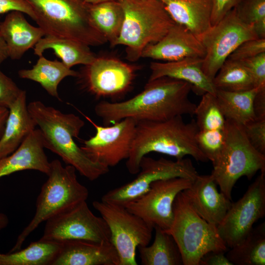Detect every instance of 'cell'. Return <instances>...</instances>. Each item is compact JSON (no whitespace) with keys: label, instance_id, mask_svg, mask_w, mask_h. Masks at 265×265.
<instances>
[{"label":"cell","instance_id":"34","mask_svg":"<svg viewBox=\"0 0 265 265\" xmlns=\"http://www.w3.org/2000/svg\"><path fill=\"white\" fill-rule=\"evenodd\" d=\"M225 137V129L199 130L196 134V139L199 148L212 165L220 155L224 144Z\"/></svg>","mask_w":265,"mask_h":265},{"label":"cell","instance_id":"6","mask_svg":"<svg viewBox=\"0 0 265 265\" xmlns=\"http://www.w3.org/2000/svg\"><path fill=\"white\" fill-rule=\"evenodd\" d=\"M124 18L114 46L126 47L127 58L137 61L144 49L159 41L175 24L159 0H117Z\"/></svg>","mask_w":265,"mask_h":265},{"label":"cell","instance_id":"2","mask_svg":"<svg viewBox=\"0 0 265 265\" xmlns=\"http://www.w3.org/2000/svg\"><path fill=\"white\" fill-rule=\"evenodd\" d=\"M198 131L195 120L186 123L182 116L162 121H137L126 163L127 170L132 174H137L142 158L153 152L168 155L176 159L190 156L197 161L207 162L208 159L196 141Z\"/></svg>","mask_w":265,"mask_h":265},{"label":"cell","instance_id":"1","mask_svg":"<svg viewBox=\"0 0 265 265\" xmlns=\"http://www.w3.org/2000/svg\"><path fill=\"white\" fill-rule=\"evenodd\" d=\"M191 90V85L187 82L161 77L148 81L144 89L132 98L121 102L103 101L94 110L105 125L127 118L162 121L178 116H193L196 105L189 99Z\"/></svg>","mask_w":265,"mask_h":265},{"label":"cell","instance_id":"18","mask_svg":"<svg viewBox=\"0 0 265 265\" xmlns=\"http://www.w3.org/2000/svg\"><path fill=\"white\" fill-rule=\"evenodd\" d=\"M210 175H199L183 192L195 212L208 223L216 227L220 223L232 204L221 191Z\"/></svg>","mask_w":265,"mask_h":265},{"label":"cell","instance_id":"46","mask_svg":"<svg viewBox=\"0 0 265 265\" xmlns=\"http://www.w3.org/2000/svg\"><path fill=\"white\" fill-rule=\"evenodd\" d=\"M9 56L6 44L0 35V65Z\"/></svg>","mask_w":265,"mask_h":265},{"label":"cell","instance_id":"13","mask_svg":"<svg viewBox=\"0 0 265 265\" xmlns=\"http://www.w3.org/2000/svg\"><path fill=\"white\" fill-rule=\"evenodd\" d=\"M265 215V172L256 180L238 201L232 203L217 226L219 236L230 248L240 243L254 224Z\"/></svg>","mask_w":265,"mask_h":265},{"label":"cell","instance_id":"21","mask_svg":"<svg viewBox=\"0 0 265 265\" xmlns=\"http://www.w3.org/2000/svg\"><path fill=\"white\" fill-rule=\"evenodd\" d=\"M203 58L188 57L174 61L152 62L148 81L166 77L189 83L196 94L210 93L215 95L212 81L202 70Z\"/></svg>","mask_w":265,"mask_h":265},{"label":"cell","instance_id":"5","mask_svg":"<svg viewBox=\"0 0 265 265\" xmlns=\"http://www.w3.org/2000/svg\"><path fill=\"white\" fill-rule=\"evenodd\" d=\"M45 35L73 39L88 46L107 42L91 22L83 0H24Z\"/></svg>","mask_w":265,"mask_h":265},{"label":"cell","instance_id":"38","mask_svg":"<svg viewBox=\"0 0 265 265\" xmlns=\"http://www.w3.org/2000/svg\"><path fill=\"white\" fill-rule=\"evenodd\" d=\"M265 52V38L247 40L241 44L227 59L240 61Z\"/></svg>","mask_w":265,"mask_h":265},{"label":"cell","instance_id":"33","mask_svg":"<svg viewBox=\"0 0 265 265\" xmlns=\"http://www.w3.org/2000/svg\"><path fill=\"white\" fill-rule=\"evenodd\" d=\"M194 115L199 130H223L226 119L218 106L215 95L210 93L202 95L196 105Z\"/></svg>","mask_w":265,"mask_h":265},{"label":"cell","instance_id":"11","mask_svg":"<svg viewBox=\"0 0 265 265\" xmlns=\"http://www.w3.org/2000/svg\"><path fill=\"white\" fill-rule=\"evenodd\" d=\"M198 38L206 51L202 70L212 81L229 55L241 44L258 38L252 26L238 18L235 8Z\"/></svg>","mask_w":265,"mask_h":265},{"label":"cell","instance_id":"42","mask_svg":"<svg viewBox=\"0 0 265 265\" xmlns=\"http://www.w3.org/2000/svg\"><path fill=\"white\" fill-rule=\"evenodd\" d=\"M225 252H210L200 259L199 265H233L229 260Z\"/></svg>","mask_w":265,"mask_h":265},{"label":"cell","instance_id":"4","mask_svg":"<svg viewBox=\"0 0 265 265\" xmlns=\"http://www.w3.org/2000/svg\"><path fill=\"white\" fill-rule=\"evenodd\" d=\"M76 171L72 165L63 166L58 159L50 162L48 179L36 200L35 214L9 252L21 249L27 237L41 223L86 200L88 190L78 180Z\"/></svg>","mask_w":265,"mask_h":265},{"label":"cell","instance_id":"14","mask_svg":"<svg viewBox=\"0 0 265 265\" xmlns=\"http://www.w3.org/2000/svg\"><path fill=\"white\" fill-rule=\"evenodd\" d=\"M82 114L95 128V134L84 140L80 147L93 161L108 167L117 165L129 156L137 121L127 118L110 126H102Z\"/></svg>","mask_w":265,"mask_h":265},{"label":"cell","instance_id":"37","mask_svg":"<svg viewBox=\"0 0 265 265\" xmlns=\"http://www.w3.org/2000/svg\"><path fill=\"white\" fill-rule=\"evenodd\" d=\"M238 61L251 75L255 88H265V52Z\"/></svg>","mask_w":265,"mask_h":265},{"label":"cell","instance_id":"23","mask_svg":"<svg viewBox=\"0 0 265 265\" xmlns=\"http://www.w3.org/2000/svg\"><path fill=\"white\" fill-rule=\"evenodd\" d=\"M8 110L4 129L0 138V159L15 151L37 126L28 110L25 90H21Z\"/></svg>","mask_w":265,"mask_h":265},{"label":"cell","instance_id":"24","mask_svg":"<svg viewBox=\"0 0 265 265\" xmlns=\"http://www.w3.org/2000/svg\"><path fill=\"white\" fill-rule=\"evenodd\" d=\"M173 20L197 37L211 26V0H159Z\"/></svg>","mask_w":265,"mask_h":265},{"label":"cell","instance_id":"45","mask_svg":"<svg viewBox=\"0 0 265 265\" xmlns=\"http://www.w3.org/2000/svg\"><path fill=\"white\" fill-rule=\"evenodd\" d=\"M8 113V108L0 106V138L3 132Z\"/></svg>","mask_w":265,"mask_h":265},{"label":"cell","instance_id":"41","mask_svg":"<svg viewBox=\"0 0 265 265\" xmlns=\"http://www.w3.org/2000/svg\"><path fill=\"white\" fill-rule=\"evenodd\" d=\"M14 11L26 14L35 21V16L33 10L24 0H0V15Z\"/></svg>","mask_w":265,"mask_h":265},{"label":"cell","instance_id":"10","mask_svg":"<svg viewBox=\"0 0 265 265\" xmlns=\"http://www.w3.org/2000/svg\"><path fill=\"white\" fill-rule=\"evenodd\" d=\"M137 174L129 183L107 191L101 200L125 207L145 193L156 181L176 177L194 181L199 175L189 158L173 161L163 158L154 159L146 156L141 159Z\"/></svg>","mask_w":265,"mask_h":265},{"label":"cell","instance_id":"47","mask_svg":"<svg viewBox=\"0 0 265 265\" xmlns=\"http://www.w3.org/2000/svg\"><path fill=\"white\" fill-rule=\"evenodd\" d=\"M8 222L7 216L4 213H0V232L7 226Z\"/></svg>","mask_w":265,"mask_h":265},{"label":"cell","instance_id":"48","mask_svg":"<svg viewBox=\"0 0 265 265\" xmlns=\"http://www.w3.org/2000/svg\"><path fill=\"white\" fill-rule=\"evenodd\" d=\"M110 0H83V1L85 3L92 4Z\"/></svg>","mask_w":265,"mask_h":265},{"label":"cell","instance_id":"30","mask_svg":"<svg viewBox=\"0 0 265 265\" xmlns=\"http://www.w3.org/2000/svg\"><path fill=\"white\" fill-rule=\"evenodd\" d=\"M61 242L40 239L23 249L0 253V265H52Z\"/></svg>","mask_w":265,"mask_h":265},{"label":"cell","instance_id":"28","mask_svg":"<svg viewBox=\"0 0 265 265\" xmlns=\"http://www.w3.org/2000/svg\"><path fill=\"white\" fill-rule=\"evenodd\" d=\"M260 89L239 92L216 90L215 97L225 119L242 125L256 119L253 101Z\"/></svg>","mask_w":265,"mask_h":265},{"label":"cell","instance_id":"7","mask_svg":"<svg viewBox=\"0 0 265 265\" xmlns=\"http://www.w3.org/2000/svg\"><path fill=\"white\" fill-rule=\"evenodd\" d=\"M174 217L170 234L181 252L184 265H199L202 257L210 252H226L228 247L217 227L200 217L192 209L183 191L173 203Z\"/></svg>","mask_w":265,"mask_h":265},{"label":"cell","instance_id":"17","mask_svg":"<svg viewBox=\"0 0 265 265\" xmlns=\"http://www.w3.org/2000/svg\"><path fill=\"white\" fill-rule=\"evenodd\" d=\"M206 51L198 37L175 23L157 42L148 45L141 57L174 61L188 57L204 58Z\"/></svg>","mask_w":265,"mask_h":265},{"label":"cell","instance_id":"15","mask_svg":"<svg viewBox=\"0 0 265 265\" xmlns=\"http://www.w3.org/2000/svg\"><path fill=\"white\" fill-rule=\"evenodd\" d=\"M193 182L181 177L156 181L145 193L125 207L154 228L157 226L167 231L173 220V206L175 198L181 191L190 187Z\"/></svg>","mask_w":265,"mask_h":265},{"label":"cell","instance_id":"25","mask_svg":"<svg viewBox=\"0 0 265 265\" xmlns=\"http://www.w3.org/2000/svg\"><path fill=\"white\" fill-rule=\"evenodd\" d=\"M89 47L73 39L45 35L35 45L33 52L39 56L45 51L52 50L61 62L71 68L79 64L88 65L95 60L97 56Z\"/></svg>","mask_w":265,"mask_h":265},{"label":"cell","instance_id":"12","mask_svg":"<svg viewBox=\"0 0 265 265\" xmlns=\"http://www.w3.org/2000/svg\"><path fill=\"white\" fill-rule=\"evenodd\" d=\"M41 239L62 242L84 240L111 242L109 228L104 219L95 215L83 201L48 220Z\"/></svg>","mask_w":265,"mask_h":265},{"label":"cell","instance_id":"9","mask_svg":"<svg viewBox=\"0 0 265 265\" xmlns=\"http://www.w3.org/2000/svg\"><path fill=\"white\" fill-rule=\"evenodd\" d=\"M110 231L120 265H136V250L149 244L154 227L125 207L102 200L92 203Z\"/></svg>","mask_w":265,"mask_h":265},{"label":"cell","instance_id":"20","mask_svg":"<svg viewBox=\"0 0 265 265\" xmlns=\"http://www.w3.org/2000/svg\"><path fill=\"white\" fill-rule=\"evenodd\" d=\"M42 134L35 129L9 155L0 159V179L16 172L34 170L49 174L50 162L44 151Z\"/></svg>","mask_w":265,"mask_h":265},{"label":"cell","instance_id":"39","mask_svg":"<svg viewBox=\"0 0 265 265\" xmlns=\"http://www.w3.org/2000/svg\"><path fill=\"white\" fill-rule=\"evenodd\" d=\"M21 90L11 79L0 70V106L8 108Z\"/></svg>","mask_w":265,"mask_h":265},{"label":"cell","instance_id":"26","mask_svg":"<svg viewBox=\"0 0 265 265\" xmlns=\"http://www.w3.org/2000/svg\"><path fill=\"white\" fill-rule=\"evenodd\" d=\"M18 75L39 83L49 95L61 101L58 92L59 84L67 77H78L79 73L61 61L49 60L42 55L31 68L19 70Z\"/></svg>","mask_w":265,"mask_h":265},{"label":"cell","instance_id":"16","mask_svg":"<svg viewBox=\"0 0 265 265\" xmlns=\"http://www.w3.org/2000/svg\"><path fill=\"white\" fill-rule=\"evenodd\" d=\"M136 69L115 58L97 57L78 77L84 88L96 98L117 100L129 91Z\"/></svg>","mask_w":265,"mask_h":265},{"label":"cell","instance_id":"40","mask_svg":"<svg viewBox=\"0 0 265 265\" xmlns=\"http://www.w3.org/2000/svg\"><path fill=\"white\" fill-rule=\"evenodd\" d=\"M240 0H211V25L217 24L226 14L236 6Z\"/></svg>","mask_w":265,"mask_h":265},{"label":"cell","instance_id":"8","mask_svg":"<svg viewBox=\"0 0 265 265\" xmlns=\"http://www.w3.org/2000/svg\"><path fill=\"white\" fill-rule=\"evenodd\" d=\"M225 133L223 149L211 175L220 191L231 200L238 179L245 176L250 180L258 171L265 172V155L251 144L243 125L226 119Z\"/></svg>","mask_w":265,"mask_h":265},{"label":"cell","instance_id":"29","mask_svg":"<svg viewBox=\"0 0 265 265\" xmlns=\"http://www.w3.org/2000/svg\"><path fill=\"white\" fill-rule=\"evenodd\" d=\"M90 19L112 47L117 40L123 24L124 13L117 0L86 4Z\"/></svg>","mask_w":265,"mask_h":265},{"label":"cell","instance_id":"44","mask_svg":"<svg viewBox=\"0 0 265 265\" xmlns=\"http://www.w3.org/2000/svg\"><path fill=\"white\" fill-rule=\"evenodd\" d=\"M252 26L258 38H265V19L255 23Z\"/></svg>","mask_w":265,"mask_h":265},{"label":"cell","instance_id":"36","mask_svg":"<svg viewBox=\"0 0 265 265\" xmlns=\"http://www.w3.org/2000/svg\"><path fill=\"white\" fill-rule=\"evenodd\" d=\"M243 126L251 144L265 155V118L256 119Z\"/></svg>","mask_w":265,"mask_h":265},{"label":"cell","instance_id":"22","mask_svg":"<svg viewBox=\"0 0 265 265\" xmlns=\"http://www.w3.org/2000/svg\"><path fill=\"white\" fill-rule=\"evenodd\" d=\"M0 35L6 44L9 57L19 59L34 48L45 33L40 27L29 24L23 13L14 11L8 13L0 23Z\"/></svg>","mask_w":265,"mask_h":265},{"label":"cell","instance_id":"43","mask_svg":"<svg viewBox=\"0 0 265 265\" xmlns=\"http://www.w3.org/2000/svg\"><path fill=\"white\" fill-rule=\"evenodd\" d=\"M253 109L256 119L265 118V88L257 92L253 101Z\"/></svg>","mask_w":265,"mask_h":265},{"label":"cell","instance_id":"19","mask_svg":"<svg viewBox=\"0 0 265 265\" xmlns=\"http://www.w3.org/2000/svg\"><path fill=\"white\" fill-rule=\"evenodd\" d=\"M61 242L60 250L52 265H120L119 256L111 242L84 240Z\"/></svg>","mask_w":265,"mask_h":265},{"label":"cell","instance_id":"32","mask_svg":"<svg viewBox=\"0 0 265 265\" xmlns=\"http://www.w3.org/2000/svg\"><path fill=\"white\" fill-rule=\"evenodd\" d=\"M216 90L231 92L246 91L255 88L253 78L238 61L227 59L212 80Z\"/></svg>","mask_w":265,"mask_h":265},{"label":"cell","instance_id":"35","mask_svg":"<svg viewBox=\"0 0 265 265\" xmlns=\"http://www.w3.org/2000/svg\"><path fill=\"white\" fill-rule=\"evenodd\" d=\"M234 8L238 18L247 25L265 19V0H240Z\"/></svg>","mask_w":265,"mask_h":265},{"label":"cell","instance_id":"31","mask_svg":"<svg viewBox=\"0 0 265 265\" xmlns=\"http://www.w3.org/2000/svg\"><path fill=\"white\" fill-rule=\"evenodd\" d=\"M226 256L233 265H265V222L253 227L245 238L231 248Z\"/></svg>","mask_w":265,"mask_h":265},{"label":"cell","instance_id":"3","mask_svg":"<svg viewBox=\"0 0 265 265\" xmlns=\"http://www.w3.org/2000/svg\"><path fill=\"white\" fill-rule=\"evenodd\" d=\"M28 110L39 127L44 146L59 156L67 165L93 181L109 171V167L91 160L75 142L84 122L73 113H64L39 101L30 102Z\"/></svg>","mask_w":265,"mask_h":265},{"label":"cell","instance_id":"27","mask_svg":"<svg viewBox=\"0 0 265 265\" xmlns=\"http://www.w3.org/2000/svg\"><path fill=\"white\" fill-rule=\"evenodd\" d=\"M155 238L150 245L139 246L138 249L143 265H183L180 249L172 236L156 226Z\"/></svg>","mask_w":265,"mask_h":265}]
</instances>
